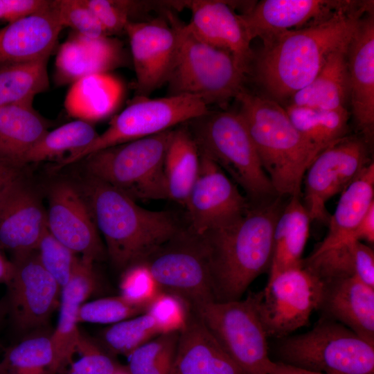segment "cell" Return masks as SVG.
Masks as SVG:
<instances>
[{
	"instance_id": "1",
	"label": "cell",
	"mask_w": 374,
	"mask_h": 374,
	"mask_svg": "<svg viewBox=\"0 0 374 374\" xmlns=\"http://www.w3.org/2000/svg\"><path fill=\"white\" fill-rule=\"evenodd\" d=\"M366 1L320 24L283 32L263 44L249 69L268 98L287 100L317 75L329 57L349 46L363 17L372 11Z\"/></svg>"
},
{
	"instance_id": "2",
	"label": "cell",
	"mask_w": 374,
	"mask_h": 374,
	"mask_svg": "<svg viewBox=\"0 0 374 374\" xmlns=\"http://www.w3.org/2000/svg\"><path fill=\"white\" fill-rule=\"evenodd\" d=\"M284 206L279 196L251 203L235 220L199 235L208 258L215 301L241 299L258 276L269 272L274 229Z\"/></svg>"
},
{
	"instance_id": "3",
	"label": "cell",
	"mask_w": 374,
	"mask_h": 374,
	"mask_svg": "<svg viewBox=\"0 0 374 374\" xmlns=\"http://www.w3.org/2000/svg\"><path fill=\"white\" fill-rule=\"evenodd\" d=\"M84 192L106 252L118 269L143 262L182 229L170 211L142 208L121 190L91 176Z\"/></svg>"
},
{
	"instance_id": "4",
	"label": "cell",
	"mask_w": 374,
	"mask_h": 374,
	"mask_svg": "<svg viewBox=\"0 0 374 374\" xmlns=\"http://www.w3.org/2000/svg\"><path fill=\"white\" fill-rule=\"evenodd\" d=\"M236 98L240 106L238 112L276 195L300 196L305 173L323 149L298 132L278 102L244 88Z\"/></svg>"
},
{
	"instance_id": "5",
	"label": "cell",
	"mask_w": 374,
	"mask_h": 374,
	"mask_svg": "<svg viewBox=\"0 0 374 374\" xmlns=\"http://www.w3.org/2000/svg\"><path fill=\"white\" fill-rule=\"evenodd\" d=\"M186 123L199 150L230 175L251 203L278 196L238 112L209 110Z\"/></svg>"
},
{
	"instance_id": "6",
	"label": "cell",
	"mask_w": 374,
	"mask_h": 374,
	"mask_svg": "<svg viewBox=\"0 0 374 374\" xmlns=\"http://www.w3.org/2000/svg\"><path fill=\"white\" fill-rule=\"evenodd\" d=\"M174 132L168 130L87 156L89 175L135 201L168 199L164 163Z\"/></svg>"
},
{
	"instance_id": "7",
	"label": "cell",
	"mask_w": 374,
	"mask_h": 374,
	"mask_svg": "<svg viewBox=\"0 0 374 374\" xmlns=\"http://www.w3.org/2000/svg\"><path fill=\"white\" fill-rule=\"evenodd\" d=\"M178 29V51L166 82L168 96H195L208 107L236 98L247 75L233 56L198 39L180 20Z\"/></svg>"
},
{
	"instance_id": "8",
	"label": "cell",
	"mask_w": 374,
	"mask_h": 374,
	"mask_svg": "<svg viewBox=\"0 0 374 374\" xmlns=\"http://www.w3.org/2000/svg\"><path fill=\"white\" fill-rule=\"evenodd\" d=\"M280 361L327 374H374V345L323 317L307 332L280 339Z\"/></svg>"
},
{
	"instance_id": "9",
	"label": "cell",
	"mask_w": 374,
	"mask_h": 374,
	"mask_svg": "<svg viewBox=\"0 0 374 374\" xmlns=\"http://www.w3.org/2000/svg\"><path fill=\"white\" fill-rule=\"evenodd\" d=\"M192 310L245 374H269L274 361L251 294L244 299L211 301Z\"/></svg>"
},
{
	"instance_id": "10",
	"label": "cell",
	"mask_w": 374,
	"mask_h": 374,
	"mask_svg": "<svg viewBox=\"0 0 374 374\" xmlns=\"http://www.w3.org/2000/svg\"><path fill=\"white\" fill-rule=\"evenodd\" d=\"M114 117L107 129L79 153L60 162L62 168L101 150L152 136L205 114L208 107L190 95L150 98L137 96Z\"/></svg>"
},
{
	"instance_id": "11",
	"label": "cell",
	"mask_w": 374,
	"mask_h": 374,
	"mask_svg": "<svg viewBox=\"0 0 374 374\" xmlns=\"http://www.w3.org/2000/svg\"><path fill=\"white\" fill-rule=\"evenodd\" d=\"M323 283L304 267L269 276L265 287L251 293L268 338L282 339L305 326L319 310Z\"/></svg>"
},
{
	"instance_id": "12",
	"label": "cell",
	"mask_w": 374,
	"mask_h": 374,
	"mask_svg": "<svg viewBox=\"0 0 374 374\" xmlns=\"http://www.w3.org/2000/svg\"><path fill=\"white\" fill-rule=\"evenodd\" d=\"M143 262L161 292L181 297L192 308L215 301L204 244L188 228L181 229Z\"/></svg>"
},
{
	"instance_id": "13",
	"label": "cell",
	"mask_w": 374,
	"mask_h": 374,
	"mask_svg": "<svg viewBox=\"0 0 374 374\" xmlns=\"http://www.w3.org/2000/svg\"><path fill=\"white\" fill-rule=\"evenodd\" d=\"M371 161L364 138L344 136L321 150L305 172V204L311 220L328 224L326 202L341 193Z\"/></svg>"
},
{
	"instance_id": "14",
	"label": "cell",
	"mask_w": 374,
	"mask_h": 374,
	"mask_svg": "<svg viewBox=\"0 0 374 374\" xmlns=\"http://www.w3.org/2000/svg\"><path fill=\"white\" fill-rule=\"evenodd\" d=\"M179 20L169 10L166 17L127 24L137 96L148 97L166 84L178 51Z\"/></svg>"
},
{
	"instance_id": "15",
	"label": "cell",
	"mask_w": 374,
	"mask_h": 374,
	"mask_svg": "<svg viewBox=\"0 0 374 374\" xmlns=\"http://www.w3.org/2000/svg\"><path fill=\"white\" fill-rule=\"evenodd\" d=\"M199 154L198 175L184 206L189 217L188 229L201 235L235 220L251 202L213 160L200 150Z\"/></svg>"
},
{
	"instance_id": "16",
	"label": "cell",
	"mask_w": 374,
	"mask_h": 374,
	"mask_svg": "<svg viewBox=\"0 0 374 374\" xmlns=\"http://www.w3.org/2000/svg\"><path fill=\"white\" fill-rule=\"evenodd\" d=\"M12 262L15 271L8 285L12 319L21 330L37 329L47 323L60 304L62 287L42 267L35 251Z\"/></svg>"
},
{
	"instance_id": "17",
	"label": "cell",
	"mask_w": 374,
	"mask_h": 374,
	"mask_svg": "<svg viewBox=\"0 0 374 374\" xmlns=\"http://www.w3.org/2000/svg\"><path fill=\"white\" fill-rule=\"evenodd\" d=\"M364 1L345 0H263L240 14L251 40L263 44L287 30L320 24L335 15L354 10Z\"/></svg>"
},
{
	"instance_id": "18",
	"label": "cell",
	"mask_w": 374,
	"mask_h": 374,
	"mask_svg": "<svg viewBox=\"0 0 374 374\" xmlns=\"http://www.w3.org/2000/svg\"><path fill=\"white\" fill-rule=\"evenodd\" d=\"M46 220L48 231L75 253L93 262L105 257L106 249L88 204L70 182L58 181L51 188Z\"/></svg>"
},
{
	"instance_id": "19",
	"label": "cell",
	"mask_w": 374,
	"mask_h": 374,
	"mask_svg": "<svg viewBox=\"0 0 374 374\" xmlns=\"http://www.w3.org/2000/svg\"><path fill=\"white\" fill-rule=\"evenodd\" d=\"M191 12L186 27L200 41L230 53L240 68L248 73L254 57L250 39L240 14L231 3L220 0L185 1Z\"/></svg>"
},
{
	"instance_id": "20",
	"label": "cell",
	"mask_w": 374,
	"mask_h": 374,
	"mask_svg": "<svg viewBox=\"0 0 374 374\" xmlns=\"http://www.w3.org/2000/svg\"><path fill=\"white\" fill-rule=\"evenodd\" d=\"M46 230V211L21 177L0 199V246L14 258L35 251Z\"/></svg>"
},
{
	"instance_id": "21",
	"label": "cell",
	"mask_w": 374,
	"mask_h": 374,
	"mask_svg": "<svg viewBox=\"0 0 374 374\" xmlns=\"http://www.w3.org/2000/svg\"><path fill=\"white\" fill-rule=\"evenodd\" d=\"M349 100L355 121L371 139L374 128V17H363L348 48Z\"/></svg>"
},
{
	"instance_id": "22",
	"label": "cell",
	"mask_w": 374,
	"mask_h": 374,
	"mask_svg": "<svg viewBox=\"0 0 374 374\" xmlns=\"http://www.w3.org/2000/svg\"><path fill=\"white\" fill-rule=\"evenodd\" d=\"M93 263L91 259L80 256L71 279L62 288L59 319L51 335L54 351L53 374L71 363L84 338L78 329V317L81 305L97 285Z\"/></svg>"
},
{
	"instance_id": "23",
	"label": "cell",
	"mask_w": 374,
	"mask_h": 374,
	"mask_svg": "<svg viewBox=\"0 0 374 374\" xmlns=\"http://www.w3.org/2000/svg\"><path fill=\"white\" fill-rule=\"evenodd\" d=\"M123 44L109 36L89 38L76 33L63 43L55 58V82L58 85L73 84L96 73L127 64Z\"/></svg>"
},
{
	"instance_id": "24",
	"label": "cell",
	"mask_w": 374,
	"mask_h": 374,
	"mask_svg": "<svg viewBox=\"0 0 374 374\" xmlns=\"http://www.w3.org/2000/svg\"><path fill=\"white\" fill-rule=\"evenodd\" d=\"M52 1L47 9L0 28V64L48 60L63 28Z\"/></svg>"
},
{
	"instance_id": "25",
	"label": "cell",
	"mask_w": 374,
	"mask_h": 374,
	"mask_svg": "<svg viewBox=\"0 0 374 374\" xmlns=\"http://www.w3.org/2000/svg\"><path fill=\"white\" fill-rule=\"evenodd\" d=\"M170 374H245L191 310L179 331Z\"/></svg>"
},
{
	"instance_id": "26",
	"label": "cell",
	"mask_w": 374,
	"mask_h": 374,
	"mask_svg": "<svg viewBox=\"0 0 374 374\" xmlns=\"http://www.w3.org/2000/svg\"><path fill=\"white\" fill-rule=\"evenodd\" d=\"M323 283L319 310L374 345V287L355 278Z\"/></svg>"
},
{
	"instance_id": "27",
	"label": "cell",
	"mask_w": 374,
	"mask_h": 374,
	"mask_svg": "<svg viewBox=\"0 0 374 374\" xmlns=\"http://www.w3.org/2000/svg\"><path fill=\"white\" fill-rule=\"evenodd\" d=\"M123 93V85L116 77L109 73H96L73 83L64 105L71 117L91 123L114 113Z\"/></svg>"
},
{
	"instance_id": "28",
	"label": "cell",
	"mask_w": 374,
	"mask_h": 374,
	"mask_svg": "<svg viewBox=\"0 0 374 374\" xmlns=\"http://www.w3.org/2000/svg\"><path fill=\"white\" fill-rule=\"evenodd\" d=\"M302 266L322 282L355 278L374 287V252L361 241H348L303 260Z\"/></svg>"
},
{
	"instance_id": "29",
	"label": "cell",
	"mask_w": 374,
	"mask_h": 374,
	"mask_svg": "<svg viewBox=\"0 0 374 374\" xmlns=\"http://www.w3.org/2000/svg\"><path fill=\"white\" fill-rule=\"evenodd\" d=\"M374 203V164L371 161L341 193L328 222V231L312 253H318L343 243Z\"/></svg>"
},
{
	"instance_id": "30",
	"label": "cell",
	"mask_w": 374,
	"mask_h": 374,
	"mask_svg": "<svg viewBox=\"0 0 374 374\" xmlns=\"http://www.w3.org/2000/svg\"><path fill=\"white\" fill-rule=\"evenodd\" d=\"M311 221L300 196L290 197L274 226L269 276L302 266V255L309 238Z\"/></svg>"
},
{
	"instance_id": "31",
	"label": "cell",
	"mask_w": 374,
	"mask_h": 374,
	"mask_svg": "<svg viewBox=\"0 0 374 374\" xmlns=\"http://www.w3.org/2000/svg\"><path fill=\"white\" fill-rule=\"evenodd\" d=\"M48 131L47 122L32 105L0 107V161L20 168L23 158Z\"/></svg>"
},
{
	"instance_id": "32",
	"label": "cell",
	"mask_w": 374,
	"mask_h": 374,
	"mask_svg": "<svg viewBox=\"0 0 374 374\" xmlns=\"http://www.w3.org/2000/svg\"><path fill=\"white\" fill-rule=\"evenodd\" d=\"M348 46L332 53L313 80L290 98L289 104L330 110L346 109Z\"/></svg>"
},
{
	"instance_id": "33",
	"label": "cell",
	"mask_w": 374,
	"mask_h": 374,
	"mask_svg": "<svg viewBox=\"0 0 374 374\" xmlns=\"http://www.w3.org/2000/svg\"><path fill=\"white\" fill-rule=\"evenodd\" d=\"M199 165V150L187 125L175 129L164 163L168 199L185 206Z\"/></svg>"
},
{
	"instance_id": "34",
	"label": "cell",
	"mask_w": 374,
	"mask_h": 374,
	"mask_svg": "<svg viewBox=\"0 0 374 374\" xmlns=\"http://www.w3.org/2000/svg\"><path fill=\"white\" fill-rule=\"evenodd\" d=\"M98 136L90 123L81 120L69 122L48 131L27 152L21 166L58 159L60 163L83 150Z\"/></svg>"
},
{
	"instance_id": "35",
	"label": "cell",
	"mask_w": 374,
	"mask_h": 374,
	"mask_svg": "<svg viewBox=\"0 0 374 374\" xmlns=\"http://www.w3.org/2000/svg\"><path fill=\"white\" fill-rule=\"evenodd\" d=\"M47 60L0 64V107L32 105L49 87Z\"/></svg>"
},
{
	"instance_id": "36",
	"label": "cell",
	"mask_w": 374,
	"mask_h": 374,
	"mask_svg": "<svg viewBox=\"0 0 374 374\" xmlns=\"http://www.w3.org/2000/svg\"><path fill=\"white\" fill-rule=\"evenodd\" d=\"M285 109L298 132L320 148L346 136L349 118L347 109L330 110L289 104Z\"/></svg>"
},
{
	"instance_id": "37",
	"label": "cell",
	"mask_w": 374,
	"mask_h": 374,
	"mask_svg": "<svg viewBox=\"0 0 374 374\" xmlns=\"http://www.w3.org/2000/svg\"><path fill=\"white\" fill-rule=\"evenodd\" d=\"M51 335L27 337L8 348L0 361V374H53Z\"/></svg>"
},
{
	"instance_id": "38",
	"label": "cell",
	"mask_w": 374,
	"mask_h": 374,
	"mask_svg": "<svg viewBox=\"0 0 374 374\" xmlns=\"http://www.w3.org/2000/svg\"><path fill=\"white\" fill-rule=\"evenodd\" d=\"M160 335L153 318L147 312L114 323L103 333L107 347L113 353L129 355L133 350Z\"/></svg>"
},
{
	"instance_id": "39",
	"label": "cell",
	"mask_w": 374,
	"mask_h": 374,
	"mask_svg": "<svg viewBox=\"0 0 374 374\" xmlns=\"http://www.w3.org/2000/svg\"><path fill=\"white\" fill-rule=\"evenodd\" d=\"M35 253L42 267L62 288L71 278L79 258L73 250L55 238L48 230L41 238Z\"/></svg>"
},
{
	"instance_id": "40",
	"label": "cell",
	"mask_w": 374,
	"mask_h": 374,
	"mask_svg": "<svg viewBox=\"0 0 374 374\" xmlns=\"http://www.w3.org/2000/svg\"><path fill=\"white\" fill-rule=\"evenodd\" d=\"M95 15L107 36L125 32L129 22L139 19L140 1L82 0Z\"/></svg>"
},
{
	"instance_id": "41",
	"label": "cell",
	"mask_w": 374,
	"mask_h": 374,
	"mask_svg": "<svg viewBox=\"0 0 374 374\" xmlns=\"http://www.w3.org/2000/svg\"><path fill=\"white\" fill-rule=\"evenodd\" d=\"M191 310L190 305L181 297L161 291L148 304L145 312L153 318L161 335L181 330Z\"/></svg>"
},
{
	"instance_id": "42",
	"label": "cell",
	"mask_w": 374,
	"mask_h": 374,
	"mask_svg": "<svg viewBox=\"0 0 374 374\" xmlns=\"http://www.w3.org/2000/svg\"><path fill=\"white\" fill-rule=\"evenodd\" d=\"M146 308L132 305L120 295L84 303L78 312V323H116L141 314Z\"/></svg>"
},
{
	"instance_id": "43",
	"label": "cell",
	"mask_w": 374,
	"mask_h": 374,
	"mask_svg": "<svg viewBox=\"0 0 374 374\" xmlns=\"http://www.w3.org/2000/svg\"><path fill=\"white\" fill-rule=\"evenodd\" d=\"M119 289L120 296L126 301L146 308L161 292L145 262L135 263L125 269Z\"/></svg>"
},
{
	"instance_id": "44",
	"label": "cell",
	"mask_w": 374,
	"mask_h": 374,
	"mask_svg": "<svg viewBox=\"0 0 374 374\" xmlns=\"http://www.w3.org/2000/svg\"><path fill=\"white\" fill-rule=\"evenodd\" d=\"M54 8L62 27L69 26L89 38L107 36L93 12L82 0H53Z\"/></svg>"
},
{
	"instance_id": "45",
	"label": "cell",
	"mask_w": 374,
	"mask_h": 374,
	"mask_svg": "<svg viewBox=\"0 0 374 374\" xmlns=\"http://www.w3.org/2000/svg\"><path fill=\"white\" fill-rule=\"evenodd\" d=\"M78 352L82 357L71 364L68 374H113L119 367L109 355L84 338Z\"/></svg>"
},
{
	"instance_id": "46",
	"label": "cell",
	"mask_w": 374,
	"mask_h": 374,
	"mask_svg": "<svg viewBox=\"0 0 374 374\" xmlns=\"http://www.w3.org/2000/svg\"><path fill=\"white\" fill-rule=\"evenodd\" d=\"M176 332L159 335L133 350L128 355L129 374H149Z\"/></svg>"
},
{
	"instance_id": "47",
	"label": "cell",
	"mask_w": 374,
	"mask_h": 374,
	"mask_svg": "<svg viewBox=\"0 0 374 374\" xmlns=\"http://www.w3.org/2000/svg\"><path fill=\"white\" fill-rule=\"evenodd\" d=\"M51 0H0V24L6 25L43 11Z\"/></svg>"
},
{
	"instance_id": "48",
	"label": "cell",
	"mask_w": 374,
	"mask_h": 374,
	"mask_svg": "<svg viewBox=\"0 0 374 374\" xmlns=\"http://www.w3.org/2000/svg\"><path fill=\"white\" fill-rule=\"evenodd\" d=\"M362 240H364L369 244H373L374 242V203L370 206L346 242H362Z\"/></svg>"
},
{
	"instance_id": "49",
	"label": "cell",
	"mask_w": 374,
	"mask_h": 374,
	"mask_svg": "<svg viewBox=\"0 0 374 374\" xmlns=\"http://www.w3.org/2000/svg\"><path fill=\"white\" fill-rule=\"evenodd\" d=\"M179 332H176L155 362L149 374H170Z\"/></svg>"
},
{
	"instance_id": "50",
	"label": "cell",
	"mask_w": 374,
	"mask_h": 374,
	"mask_svg": "<svg viewBox=\"0 0 374 374\" xmlns=\"http://www.w3.org/2000/svg\"><path fill=\"white\" fill-rule=\"evenodd\" d=\"M21 177L20 168L0 161V199L8 188Z\"/></svg>"
},
{
	"instance_id": "51",
	"label": "cell",
	"mask_w": 374,
	"mask_h": 374,
	"mask_svg": "<svg viewBox=\"0 0 374 374\" xmlns=\"http://www.w3.org/2000/svg\"><path fill=\"white\" fill-rule=\"evenodd\" d=\"M269 374H327L320 372L312 371L294 366L285 364L282 362H274L273 366Z\"/></svg>"
},
{
	"instance_id": "52",
	"label": "cell",
	"mask_w": 374,
	"mask_h": 374,
	"mask_svg": "<svg viewBox=\"0 0 374 374\" xmlns=\"http://www.w3.org/2000/svg\"><path fill=\"white\" fill-rule=\"evenodd\" d=\"M0 246V284L8 285L15 271V264L8 260L1 252Z\"/></svg>"
},
{
	"instance_id": "53",
	"label": "cell",
	"mask_w": 374,
	"mask_h": 374,
	"mask_svg": "<svg viewBox=\"0 0 374 374\" xmlns=\"http://www.w3.org/2000/svg\"><path fill=\"white\" fill-rule=\"evenodd\" d=\"M113 374H129L126 368L119 366Z\"/></svg>"
}]
</instances>
